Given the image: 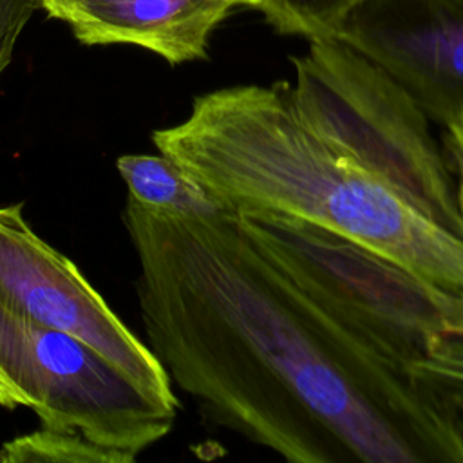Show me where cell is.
Returning a JSON list of instances; mask_svg holds the SVG:
<instances>
[{
  "mask_svg": "<svg viewBox=\"0 0 463 463\" xmlns=\"http://www.w3.org/2000/svg\"><path fill=\"white\" fill-rule=\"evenodd\" d=\"M148 347L203 414L291 463H463V396L347 331L232 213L127 199Z\"/></svg>",
  "mask_w": 463,
  "mask_h": 463,
  "instance_id": "obj_1",
  "label": "cell"
},
{
  "mask_svg": "<svg viewBox=\"0 0 463 463\" xmlns=\"http://www.w3.org/2000/svg\"><path fill=\"white\" fill-rule=\"evenodd\" d=\"M152 143L230 212L307 221L463 297V239L311 130L288 81L204 92Z\"/></svg>",
  "mask_w": 463,
  "mask_h": 463,
  "instance_id": "obj_2",
  "label": "cell"
},
{
  "mask_svg": "<svg viewBox=\"0 0 463 463\" xmlns=\"http://www.w3.org/2000/svg\"><path fill=\"white\" fill-rule=\"evenodd\" d=\"M233 217L304 295L391 362L409 369L441 338L463 335V297L389 257L284 213Z\"/></svg>",
  "mask_w": 463,
  "mask_h": 463,
  "instance_id": "obj_3",
  "label": "cell"
},
{
  "mask_svg": "<svg viewBox=\"0 0 463 463\" xmlns=\"http://www.w3.org/2000/svg\"><path fill=\"white\" fill-rule=\"evenodd\" d=\"M293 105L320 137L382 177L429 219L463 239L456 181L430 119L373 60L338 38L291 58Z\"/></svg>",
  "mask_w": 463,
  "mask_h": 463,
  "instance_id": "obj_4",
  "label": "cell"
},
{
  "mask_svg": "<svg viewBox=\"0 0 463 463\" xmlns=\"http://www.w3.org/2000/svg\"><path fill=\"white\" fill-rule=\"evenodd\" d=\"M0 407L29 409L42 427L80 432L137 458L174 427L168 405L83 340L0 298Z\"/></svg>",
  "mask_w": 463,
  "mask_h": 463,
  "instance_id": "obj_5",
  "label": "cell"
},
{
  "mask_svg": "<svg viewBox=\"0 0 463 463\" xmlns=\"http://www.w3.org/2000/svg\"><path fill=\"white\" fill-rule=\"evenodd\" d=\"M0 298L38 324L83 340L143 391L179 407L172 380L148 344L69 257L31 228L22 203L0 204Z\"/></svg>",
  "mask_w": 463,
  "mask_h": 463,
  "instance_id": "obj_6",
  "label": "cell"
},
{
  "mask_svg": "<svg viewBox=\"0 0 463 463\" xmlns=\"http://www.w3.org/2000/svg\"><path fill=\"white\" fill-rule=\"evenodd\" d=\"M335 38L389 72L436 125L463 114V0H362Z\"/></svg>",
  "mask_w": 463,
  "mask_h": 463,
  "instance_id": "obj_7",
  "label": "cell"
},
{
  "mask_svg": "<svg viewBox=\"0 0 463 463\" xmlns=\"http://www.w3.org/2000/svg\"><path fill=\"white\" fill-rule=\"evenodd\" d=\"M233 7V0H83L65 22L85 45H137L179 65L208 56L212 33Z\"/></svg>",
  "mask_w": 463,
  "mask_h": 463,
  "instance_id": "obj_8",
  "label": "cell"
},
{
  "mask_svg": "<svg viewBox=\"0 0 463 463\" xmlns=\"http://www.w3.org/2000/svg\"><path fill=\"white\" fill-rule=\"evenodd\" d=\"M116 168L136 203L175 213L215 215L232 213L197 181L163 154H123Z\"/></svg>",
  "mask_w": 463,
  "mask_h": 463,
  "instance_id": "obj_9",
  "label": "cell"
},
{
  "mask_svg": "<svg viewBox=\"0 0 463 463\" xmlns=\"http://www.w3.org/2000/svg\"><path fill=\"white\" fill-rule=\"evenodd\" d=\"M136 456L103 447L80 432L40 427L5 441L0 463H132Z\"/></svg>",
  "mask_w": 463,
  "mask_h": 463,
  "instance_id": "obj_10",
  "label": "cell"
},
{
  "mask_svg": "<svg viewBox=\"0 0 463 463\" xmlns=\"http://www.w3.org/2000/svg\"><path fill=\"white\" fill-rule=\"evenodd\" d=\"M362 0H262L257 7L280 34L306 40L335 38L340 24Z\"/></svg>",
  "mask_w": 463,
  "mask_h": 463,
  "instance_id": "obj_11",
  "label": "cell"
},
{
  "mask_svg": "<svg viewBox=\"0 0 463 463\" xmlns=\"http://www.w3.org/2000/svg\"><path fill=\"white\" fill-rule=\"evenodd\" d=\"M409 371L425 382L463 396V335L441 338Z\"/></svg>",
  "mask_w": 463,
  "mask_h": 463,
  "instance_id": "obj_12",
  "label": "cell"
},
{
  "mask_svg": "<svg viewBox=\"0 0 463 463\" xmlns=\"http://www.w3.org/2000/svg\"><path fill=\"white\" fill-rule=\"evenodd\" d=\"M36 9H42V0H0V74L11 63L18 36Z\"/></svg>",
  "mask_w": 463,
  "mask_h": 463,
  "instance_id": "obj_13",
  "label": "cell"
},
{
  "mask_svg": "<svg viewBox=\"0 0 463 463\" xmlns=\"http://www.w3.org/2000/svg\"><path fill=\"white\" fill-rule=\"evenodd\" d=\"M445 154L456 181V199L458 210L463 221V114L447 123L445 127Z\"/></svg>",
  "mask_w": 463,
  "mask_h": 463,
  "instance_id": "obj_14",
  "label": "cell"
},
{
  "mask_svg": "<svg viewBox=\"0 0 463 463\" xmlns=\"http://www.w3.org/2000/svg\"><path fill=\"white\" fill-rule=\"evenodd\" d=\"M81 2L83 0H42V9H45L49 16L65 22L72 9Z\"/></svg>",
  "mask_w": 463,
  "mask_h": 463,
  "instance_id": "obj_15",
  "label": "cell"
},
{
  "mask_svg": "<svg viewBox=\"0 0 463 463\" xmlns=\"http://www.w3.org/2000/svg\"><path fill=\"white\" fill-rule=\"evenodd\" d=\"M237 5H246V7H253V9H257L259 5H260V2L262 0H233Z\"/></svg>",
  "mask_w": 463,
  "mask_h": 463,
  "instance_id": "obj_16",
  "label": "cell"
}]
</instances>
